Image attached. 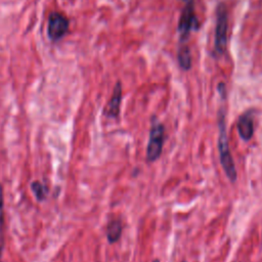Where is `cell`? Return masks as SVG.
I'll list each match as a JSON object with an SVG mask.
<instances>
[{"instance_id": "cell-7", "label": "cell", "mask_w": 262, "mask_h": 262, "mask_svg": "<svg viewBox=\"0 0 262 262\" xmlns=\"http://www.w3.org/2000/svg\"><path fill=\"white\" fill-rule=\"evenodd\" d=\"M121 100H122V85H121V82L118 81L114 87L112 97L104 108V115L107 118H113V119L118 118L120 114Z\"/></svg>"}, {"instance_id": "cell-8", "label": "cell", "mask_w": 262, "mask_h": 262, "mask_svg": "<svg viewBox=\"0 0 262 262\" xmlns=\"http://www.w3.org/2000/svg\"><path fill=\"white\" fill-rule=\"evenodd\" d=\"M122 233V222L120 219L112 220L106 228V237L111 244L116 243Z\"/></svg>"}, {"instance_id": "cell-1", "label": "cell", "mask_w": 262, "mask_h": 262, "mask_svg": "<svg viewBox=\"0 0 262 262\" xmlns=\"http://www.w3.org/2000/svg\"><path fill=\"white\" fill-rule=\"evenodd\" d=\"M218 150L219 158L222 168L231 182H235L236 180V170L233 163L232 156L230 154L227 134H226V124H225V116L223 112H220L218 115Z\"/></svg>"}, {"instance_id": "cell-4", "label": "cell", "mask_w": 262, "mask_h": 262, "mask_svg": "<svg viewBox=\"0 0 262 262\" xmlns=\"http://www.w3.org/2000/svg\"><path fill=\"white\" fill-rule=\"evenodd\" d=\"M194 27L198 28V20L194 13V2L193 0H187L185 6L181 11L177 28L181 42L186 40V38L190 34V31Z\"/></svg>"}, {"instance_id": "cell-6", "label": "cell", "mask_w": 262, "mask_h": 262, "mask_svg": "<svg viewBox=\"0 0 262 262\" xmlns=\"http://www.w3.org/2000/svg\"><path fill=\"white\" fill-rule=\"evenodd\" d=\"M237 131L242 139L250 140L254 134V120L253 111H247L239 116L237 120Z\"/></svg>"}, {"instance_id": "cell-3", "label": "cell", "mask_w": 262, "mask_h": 262, "mask_svg": "<svg viewBox=\"0 0 262 262\" xmlns=\"http://www.w3.org/2000/svg\"><path fill=\"white\" fill-rule=\"evenodd\" d=\"M164 139H165L164 126L159 122H155L151 125V128L149 131V138H148V143L146 148V159L148 162H155L159 159L162 152Z\"/></svg>"}, {"instance_id": "cell-5", "label": "cell", "mask_w": 262, "mask_h": 262, "mask_svg": "<svg viewBox=\"0 0 262 262\" xmlns=\"http://www.w3.org/2000/svg\"><path fill=\"white\" fill-rule=\"evenodd\" d=\"M69 18L58 11H53L48 16L47 35L53 42L60 40L69 31Z\"/></svg>"}, {"instance_id": "cell-11", "label": "cell", "mask_w": 262, "mask_h": 262, "mask_svg": "<svg viewBox=\"0 0 262 262\" xmlns=\"http://www.w3.org/2000/svg\"><path fill=\"white\" fill-rule=\"evenodd\" d=\"M31 189L32 191L34 192L36 199L38 201H44L46 199V195H47V189L46 187L43 185V183H41L40 181L36 180V181H33L31 183Z\"/></svg>"}, {"instance_id": "cell-12", "label": "cell", "mask_w": 262, "mask_h": 262, "mask_svg": "<svg viewBox=\"0 0 262 262\" xmlns=\"http://www.w3.org/2000/svg\"><path fill=\"white\" fill-rule=\"evenodd\" d=\"M152 262H160V261H159V260H158V259H155V260H154V261H152Z\"/></svg>"}, {"instance_id": "cell-9", "label": "cell", "mask_w": 262, "mask_h": 262, "mask_svg": "<svg viewBox=\"0 0 262 262\" xmlns=\"http://www.w3.org/2000/svg\"><path fill=\"white\" fill-rule=\"evenodd\" d=\"M177 59L181 69L184 71H187L191 68V53L188 46L183 45L178 49Z\"/></svg>"}, {"instance_id": "cell-10", "label": "cell", "mask_w": 262, "mask_h": 262, "mask_svg": "<svg viewBox=\"0 0 262 262\" xmlns=\"http://www.w3.org/2000/svg\"><path fill=\"white\" fill-rule=\"evenodd\" d=\"M4 244V196L3 187L0 183V260Z\"/></svg>"}, {"instance_id": "cell-2", "label": "cell", "mask_w": 262, "mask_h": 262, "mask_svg": "<svg viewBox=\"0 0 262 262\" xmlns=\"http://www.w3.org/2000/svg\"><path fill=\"white\" fill-rule=\"evenodd\" d=\"M228 15L225 4L219 3L216 8V27L214 37V50L217 54H222L227 43Z\"/></svg>"}]
</instances>
